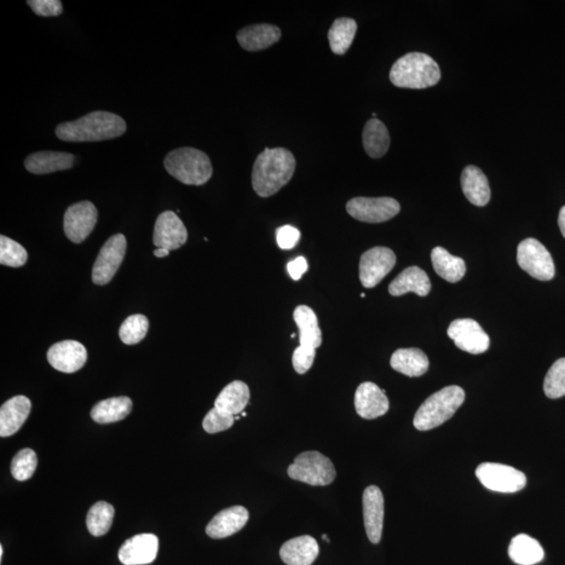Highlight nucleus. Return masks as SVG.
<instances>
[{"label":"nucleus","instance_id":"nucleus-21","mask_svg":"<svg viewBox=\"0 0 565 565\" xmlns=\"http://www.w3.org/2000/svg\"><path fill=\"white\" fill-rule=\"evenodd\" d=\"M281 36L279 27L261 23L242 28L237 34V40L242 49L247 51H259L278 43Z\"/></svg>","mask_w":565,"mask_h":565},{"label":"nucleus","instance_id":"nucleus-15","mask_svg":"<svg viewBox=\"0 0 565 565\" xmlns=\"http://www.w3.org/2000/svg\"><path fill=\"white\" fill-rule=\"evenodd\" d=\"M48 360L57 371L76 373L88 361V351L76 340H65L51 345L48 352Z\"/></svg>","mask_w":565,"mask_h":565},{"label":"nucleus","instance_id":"nucleus-28","mask_svg":"<svg viewBox=\"0 0 565 565\" xmlns=\"http://www.w3.org/2000/svg\"><path fill=\"white\" fill-rule=\"evenodd\" d=\"M251 391L244 382L229 383L221 391L215 401V407L223 413L238 416L249 405Z\"/></svg>","mask_w":565,"mask_h":565},{"label":"nucleus","instance_id":"nucleus-37","mask_svg":"<svg viewBox=\"0 0 565 565\" xmlns=\"http://www.w3.org/2000/svg\"><path fill=\"white\" fill-rule=\"evenodd\" d=\"M27 261L25 247L5 236L0 237V263L10 267H21Z\"/></svg>","mask_w":565,"mask_h":565},{"label":"nucleus","instance_id":"nucleus-38","mask_svg":"<svg viewBox=\"0 0 565 565\" xmlns=\"http://www.w3.org/2000/svg\"><path fill=\"white\" fill-rule=\"evenodd\" d=\"M544 390L551 399L565 396V359L558 360L551 367L545 379Z\"/></svg>","mask_w":565,"mask_h":565},{"label":"nucleus","instance_id":"nucleus-46","mask_svg":"<svg viewBox=\"0 0 565 565\" xmlns=\"http://www.w3.org/2000/svg\"><path fill=\"white\" fill-rule=\"evenodd\" d=\"M3 556H4V547L2 546H0V559H3Z\"/></svg>","mask_w":565,"mask_h":565},{"label":"nucleus","instance_id":"nucleus-16","mask_svg":"<svg viewBox=\"0 0 565 565\" xmlns=\"http://www.w3.org/2000/svg\"><path fill=\"white\" fill-rule=\"evenodd\" d=\"M363 521L368 539L374 545L382 540L384 518V499L377 486H370L362 495Z\"/></svg>","mask_w":565,"mask_h":565},{"label":"nucleus","instance_id":"nucleus-30","mask_svg":"<svg viewBox=\"0 0 565 565\" xmlns=\"http://www.w3.org/2000/svg\"><path fill=\"white\" fill-rule=\"evenodd\" d=\"M132 411V401L128 397H114L97 403L90 416L95 422L109 424L124 420Z\"/></svg>","mask_w":565,"mask_h":565},{"label":"nucleus","instance_id":"nucleus-36","mask_svg":"<svg viewBox=\"0 0 565 565\" xmlns=\"http://www.w3.org/2000/svg\"><path fill=\"white\" fill-rule=\"evenodd\" d=\"M38 465L37 454L33 449H22L12 460L11 474L17 481H27L34 476Z\"/></svg>","mask_w":565,"mask_h":565},{"label":"nucleus","instance_id":"nucleus-34","mask_svg":"<svg viewBox=\"0 0 565 565\" xmlns=\"http://www.w3.org/2000/svg\"><path fill=\"white\" fill-rule=\"evenodd\" d=\"M114 508L106 501H99L89 511L86 524L89 533L96 538L105 535L111 530L113 522Z\"/></svg>","mask_w":565,"mask_h":565},{"label":"nucleus","instance_id":"nucleus-7","mask_svg":"<svg viewBox=\"0 0 565 565\" xmlns=\"http://www.w3.org/2000/svg\"><path fill=\"white\" fill-rule=\"evenodd\" d=\"M476 475L484 487L495 492L515 493L527 485L523 472L508 465L484 463L477 467Z\"/></svg>","mask_w":565,"mask_h":565},{"label":"nucleus","instance_id":"nucleus-47","mask_svg":"<svg viewBox=\"0 0 565 565\" xmlns=\"http://www.w3.org/2000/svg\"><path fill=\"white\" fill-rule=\"evenodd\" d=\"M241 416H242V417H245V416H246V413H245V412L242 413V414H241Z\"/></svg>","mask_w":565,"mask_h":565},{"label":"nucleus","instance_id":"nucleus-39","mask_svg":"<svg viewBox=\"0 0 565 565\" xmlns=\"http://www.w3.org/2000/svg\"><path fill=\"white\" fill-rule=\"evenodd\" d=\"M235 423V416L219 411L216 407L211 409L204 419L203 428L207 434H217L228 430Z\"/></svg>","mask_w":565,"mask_h":565},{"label":"nucleus","instance_id":"nucleus-3","mask_svg":"<svg viewBox=\"0 0 565 565\" xmlns=\"http://www.w3.org/2000/svg\"><path fill=\"white\" fill-rule=\"evenodd\" d=\"M390 80L400 89H429L439 83L441 69L429 55L408 53L394 63L390 72Z\"/></svg>","mask_w":565,"mask_h":565},{"label":"nucleus","instance_id":"nucleus-29","mask_svg":"<svg viewBox=\"0 0 565 565\" xmlns=\"http://www.w3.org/2000/svg\"><path fill=\"white\" fill-rule=\"evenodd\" d=\"M363 148L368 157L382 159L389 151L391 137L386 126L378 119L368 120L363 128Z\"/></svg>","mask_w":565,"mask_h":565},{"label":"nucleus","instance_id":"nucleus-20","mask_svg":"<svg viewBox=\"0 0 565 565\" xmlns=\"http://www.w3.org/2000/svg\"><path fill=\"white\" fill-rule=\"evenodd\" d=\"M32 403L26 396H15L0 408V436L11 437L19 431L30 416Z\"/></svg>","mask_w":565,"mask_h":565},{"label":"nucleus","instance_id":"nucleus-35","mask_svg":"<svg viewBox=\"0 0 565 565\" xmlns=\"http://www.w3.org/2000/svg\"><path fill=\"white\" fill-rule=\"evenodd\" d=\"M148 329L149 321L145 315H131L120 326V338L126 344H136L146 337Z\"/></svg>","mask_w":565,"mask_h":565},{"label":"nucleus","instance_id":"nucleus-2","mask_svg":"<svg viewBox=\"0 0 565 565\" xmlns=\"http://www.w3.org/2000/svg\"><path fill=\"white\" fill-rule=\"evenodd\" d=\"M127 125L118 114L95 112L57 127L56 135L63 142H101L123 135Z\"/></svg>","mask_w":565,"mask_h":565},{"label":"nucleus","instance_id":"nucleus-9","mask_svg":"<svg viewBox=\"0 0 565 565\" xmlns=\"http://www.w3.org/2000/svg\"><path fill=\"white\" fill-rule=\"evenodd\" d=\"M345 207L351 217L367 223L389 221L399 214L401 210L400 204L391 197H355Z\"/></svg>","mask_w":565,"mask_h":565},{"label":"nucleus","instance_id":"nucleus-5","mask_svg":"<svg viewBox=\"0 0 565 565\" xmlns=\"http://www.w3.org/2000/svg\"><path fill=\"white\" fill-rule=\"evenodd\" d=\"M465 400V391L458 385L447 386L426 399L414 414V426L425 431L437 428L451 419Z\"/></svg>","mask_w":565,"mask_h":565},{"label":"nucleus","instance_id":"nucleus-23","mask_svg":"<svg viewBox=\"0 0 565 565\" xmlns=\"http://www.w3.org/2000/svg\"><path fill=\"white\" fill-rule=\"evenodd\" d=\"M74 157L71 153L42 151L28 155L25 161L26 169L36 175L50 174L57 171L73 168Z\"/></svg>","mask_w":565,"mask_h":565},{"label":"nucleus","instance_id":"nucleus-12","mask_svg":"<svg viewBox=\"0 0 565 565\" xmlns=\"http://www.w3.org/2000/svg\"><path fill=\"white\" fill-rule=\"evenodd\" d=\"M97 211L90 201H81L68 207L65 215V233L74 244H82L94 230Z\"/></svg>","mask_w":565,"mask_h":565},{"label":"nucleus","instance_id":"nucleus-4","mask_svg":"<svg viewBox=\"0 0 565 565\" xmlns=\"http://www.w3.org/2000/svg\"><path fill=\"white\" fill-rule=\"evenodd\" d=\"M164 165L171 176L188 186H203L213 175L210 158L195 148L173 150L166 155Z\"/></svg>","mask_w":565,"mask_h":565},{"label":"nucleus","instance_id":"nucleus-26","mask_svg":"<svg viewBox=\"0 0 565 565\" xmlns=\"http://www.w3.org/2000/svg\"><path fill=\"white\" fill-rule=\"evenodd\" d=\"M461 184L466 198L472 205L485 206L491 197L488 178L476 166H467L461 177Z\"/></svg>","mask_w":565,"mask_h":565},{"label":"nucleus","instance_id":"nucleus-1","mask_svg":"<svg viewBox=\"0 0 565 565\" xmlns=\"http://www.w3.org/2000/svg\"><path fill=\"white\" fill-rule=\"evenodd\" d=\"M297 161L285 148H267L258 155L253 165L252 182L253 191L267 198L280 191L290 182Z\"/></svg>","mask_w":565,"mask_h":565},{"label":"nucleus","instance_id":"nucleus-22","mask_svg":"<svg viewBox=\"0 0 565 565\" xmlns=\"http://www.w3.org/2000/svg\"><path fill=\"white\" fill-rule=\"evenodd\" d=\"M320 546L309 535L288 540L282 546L280 556L287 565H311L319 556Z\"/></svg>","mask_w":565,"mask_h":565},{"label":"nucleus","instance_id":"nucleus-40","mask_svg":"<svg viewBox=\"0 0 565 565\" xmlns=\"http://www.w3.org/2000/svg\"><path fill=\"white\" fill-rule=\"evenodd\" d=\"M27 4L38 16H59L63 12V5L59 0H30Z\"/></svg>","mask_w":565,"mask_h":565},{"label":"nucleus","instance_id":"nucleus-32","mask_svg":"<svg viewBox=\"0 0 565 565\" xmlns=\"http://www.w3.org/2000/svg\"><path fill=\"white\" fill-rule=\"evenodd\" d=\"M509 556L516 564L534 565L543 561L545 551L538 540L520 534L511 540Z\"/></svg>","mask_w":565,"mask_h":565},{"label":"nucleus","instance_id":"nucleus-43","mask_svg":"<svg viewBox=\"0 0 565 565\" xmlns=\"http://www.w3.org/2000/svg\"><path fill=\"white\" fill-rule=\"evenodd\" d=\"M288 273L294 281L301 280L303 275L308 270V262L304 257H298L287 265Z\"/></svg>","mask_w":565,"mask_h":565},{"label":"nucleus","instance_id":"nucleus-45","mask_svg":"<svg viewBox=\"0 0 565 565\" xmlns=\"http://www.w3.org/2000/svg\"><path fill=\"white\" fill-rule=\"evenodd\" d=\"M169 252V251H166L165 249H158L157 251H154V256L158 258H164L168 256Z\"/></svg>","mask_w":565,"mask_h":565},{"label":"nucleus","instance_id":"nucleus-31","mask_svg":"<svg viewBox=\"0 0 565 565\" xmlns=\"http://www.w3.org/2000/svg\"><path fill=\"white\" fill-rule=\"evenodd\" d=\"M432 267L437 275L449 282H457L464 278L466 264L463 259L453 256L443 247H435L431 252Z\"/></svg>","mask_w":565,"mask_h":565},{"label":"nucleus","instance_id":"nucleus-8","mask_svg":"<svg viewBox=\"0 0 565 565\" xmlns=\"http://www.w3.org/2000/svg\"><path fill=\"white\" fill-rule=\"evenodd\" d=\"M517 263L534 279L550 281L555 275V265L549 251L538 240L528 238L517 247Z\"/></svg>","mask_w":565,"mask_h":565},{"label":"nucleus","instance_id":"nucleus-17","mask_svg":"<svg viewBox=\"0 0 565 565\" xmlns=\"http://www.w3.org/2000/svg\"><path fill=\"white\" fill-rule=\"evenodd\" d=\"M159 538L154 534H138L120 546V561L124 565H145L158 557Z\"/></svg>","mask_w":565,"mask_h":565},{"label":"nucleus","instance_id":"nucleus-33","mask_svg":"<svg viewBox=\"0 0 565 565\" xmlns=\"http://www.w3.org/2000/svg\"><path fill=\"white\" fill-rule=\"evenodd\" d=\"M357 32V23L354 19L342 17L334 21L328 33L329 43L334 54L347 53Z\"/></svg>","mask_w":565,"mask_h":565},{"label":"nucleus","instance_id":"nucleus-18","mask_svg":"<svg viewBox=\"0 0 565 565\" xmlns=\"http://www.w3.org/2000/svg\"><path fill=\"white\" fill-rule=\"evenodd\" d=\"M354 405L357 414L367 420L382 417L390 408L385 391L373 383H363L357 388Z\"/></svg>","mask_w":565,"mask_h":565},{"label":"nucleus","instance_id":"nucleus-14","mask_svg":"<svg viewBox=\"0 0 565 565\" xmlns=\"http://www.w3.org/2000/svg\"><path fill=\"white\" fill-rule=\"evenodd\" d=\"M188 230L174 212L161 213L155 222L153 244L159 249L175 251L186 244Z\"/></svg>","mask_w":565,"mask_h":565},{"label":"nucleus","instance_id":"nucleus-25","mask_svg":"<svg viewBox=\"0 0 565 565\" xmlns=\"http://www.w3.org/2000/svg\"><path fill=\"white\" fill-rule=\"evenodd\" d=\"M431 282L428 274L418 267H408L397 276L389 286V292L393 297L414 292L419 297H426L430 292Z\"/></svg>","mask_w":565,"mask_h":565},{"label":"nucleus","instance_id":"nucleus-11","mask_svg":"<svg viewBox=\"0 0 565 565\" xmlns=\"http://www.w3.org/2000/svg\"><path fill=\"white\" fill-rule=\"evenodd\" d=\"M395 264V252L388 247L377 246L363 253L360 263V279L362 286H377L391 273Z\"/></svg>","mask_w":565,"mask_h":565},{"label":"nucleus","instance_id":"nucleus-44","mask_svg":"<svg viewBox=\"0 0 565 565\" xmlns=\"http://www.w3.org/2000/svg\"><path fill=\"white\" fill-rule=\"evenodd\" d=\"M558 224L559 228H561L563 237L565 238V205L562 207L561 212H559Z\"/></svg>","mask_w":565,"mask_h":565},{"label":"nucleus","instance_id":"nucleus-24","mask_svg":"<svg viewBox=\"0 0 565 565\" xmlns=\"http://www.w3.org/2000/svg\"><path fill=\"white\" fill-rule=\"evenodd\" d=\"M293 320L299 331V347L308 350L321 347V330L314 311L308 306H298L293 313Z\"/></svg>","mask_w":565,"mask_h":565},{"label":"nucleus","instance_id":"nucleus-41","mask_svg":"<svg viewBox=\"0 0 565 565\" xmlns=\"http://www.w3.org/2000/svg\"><path fill=\"white\" fill-rule=\"evenodd\" d=\"M316 350L298 347L292 355L294 371L301 375L307 373L313 365Z\"/></svg>","mask_w":565,"mask_h":565},{"label":"nucleus","instance_id":"nucleus-10","mask_svg":"<svg viewBox=\"0 0 565 565\" xmlns=\"http://www.w3.org/2000/svg\"><path fill=\"white\" fill-rule=\"evenodd\" d=\"M126 249L127 241L122 234L112 236L103 245L92 269V282L96 285H106L113 279L124 260Z\"/></svg>","mask_w":565,"mask_h":565},{"label":"nucleus","instance_id":"nucleus-42","mask_svg":"<svg viewBox=\"0 0 565 565\" xmlns=\"http://www.w3.org/2000/svg\"><path fill=\"white\" fill-rule=\"evenodd\" d=\"M301 238V232L291 226H284L276 229V242L282 250H292Z\"/></svg>","mask_w":565,"mask_h":565},{"label":"nucleus","instance_id":"nucleus-19","mask_svg":"<svg viewBox=\"0 0 565 565\" xmlns=\"http://www.w3.org/2000/svg\"><path fill=\"white\" fill-rule=\"evenodd\" d=\"M250 520V513L244 507L235 506L219 512L207 524L205 532L211 538H229L245 527Z\"/></svg>","mask_w":565,"mask_h":565},{"label":"nucleus","instance_id":"nucleus-6","mask_svg":"<svg viewBox=\"0 0 565 565\" xmlns=\"http://www.w3.org/2000/svg\"><path fill=\"white\" fill-rule=\"evenodd\" d=\"M288 476L310 486H328L336 480L337 470L331 460L319 452L298 454L288 467Z\"/></svg>","mask_w":565,"mask_h":565},{"label":"nucleus","instance_id":"nucleus-13","mask_svg":"<svg viewBox=\"0 0 565 565\" xmlns=\"http://www.w3.org/2000/svg\"><path fill=\"white\" fill-rule=\"evenodd\" d=\"M447 333L460 350L470 354H482L489 349L488 334L474 320H455L449 326Z\"/></svg>","mask_w":565,"mask_h":565},{"label":"nucleus","instance_id":"nucleus-27","mask_svg":"<svg viewBox=\"0 0 565 565\" xmlns=\"http://www.w3.org/2000/svg\"><path fill=\"white\" fill-rule=\"evenodd\" d=\"M391 367L406 376L420 377L428 372L430 361L429 357L420 349H399L391 356Z\"/></svg>","mask_w":565,"mask_h":565}]
</instances>
